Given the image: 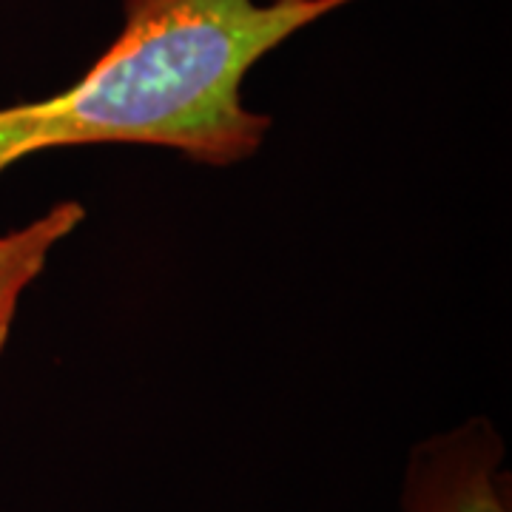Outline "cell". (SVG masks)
Listing matches in <instances>:
<instances>
[{
	"label": "cell",
	"instance_id": "6da1fadb",
	"mask_svg": "<svg viewBox=\"0 0 512 512\" xmlns=\"http://www.w3.org/2000/svg\"><path fill=\"white\" fill-rule=\"evenodd\" d=\"M353 0H126L123 29L55 97L0 109V174L43 151L97 143L174 148L234 165L271 117L242 103L256 63Z\"/></svg>",
	"mask_w": 512,
	"mask_h": 512
},
{
	"label": "cell",
	"instance_id": "7a4b0ae2",
	"mask_svg": "<svg viewBox=\"0 0 512 512\" xmlns=\"http://www.w3.org/2000/svg\"><path fill=\"white\" fill-rule=\"evenodd\" d=\"M399 512H512L507 447L487 419L419 441L404 464Z\"/></svg>",
	"mask_w": 512,
	"mask_h": 512
},
{
	"label": "cell",
	"instance_id": "3957f363",
	"mask_svg": "<svg viewBox=\"0 0 512 512\" xmlns=\"http://www.w3.org/2000/svg\"><path fill=\"white\" fill-rule=\"evenodd\" d=\"M80 202H57L43 217L0 237V350L18 313L20 296L46 268V259L83 222Z\"/></svg>",
	"mask_w": 512,
	"mask_h": 512
}]
</instances>
